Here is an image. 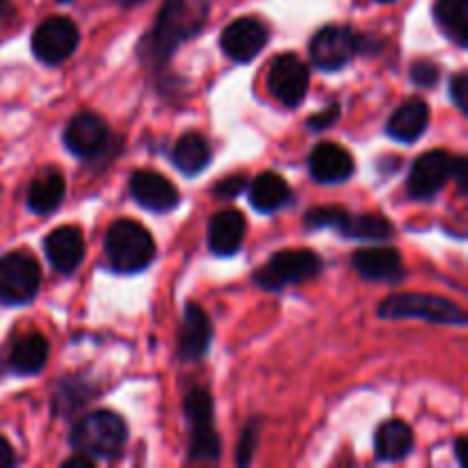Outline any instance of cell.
<instances>
[{"mask_svg":"<svg viewBox=\"0 0 468 468\" xmlns=\"http://www.w3.org/2000/svg\"><path fill=\"white\" fill-rule=\"evenodd\" d=\"M105 256L117 272H140L155 259V242L142 224L119 219L105 233Z\"/></svg>","mask_w":468,"mask_h":468,"instance_id":"3","label":"cell"},{"mask_svg":"<svg viewBox=\"0 0 468 468\" xmlns=\"http://www.w3.org/2000/svg\"><path fill=\"white\" fill-rule=\"evenodd\" d=\"M108 126L103 119L94 112H80L69 122L64 131V144L76 158L91 160L108 144Z\"/></svg>","mask_w":468,"mask_h":468,"instance_id":"13","label":"cell"},{"mask_svg":"<svg viewBox=\"0 0 468 468\" xmlns=\"http://www.w3.org/2000/svg\"><path fill=\"white\" fill-rule=\"evenodd\" d=\"M311 176L320 183H343L355 174V160L350 151L334 142H323L311 151Z\"/></svg>","mask_w":468,"mask_h":468,"instance_id":"18","label":"cell"},{"mask_svg":"<svg viewBox=\"0 0 468 468\" xmlns=\"http://www.w3.org/2000/svg\"><path fill=\"white\" fill-rule=\"evenodd\" d=\"M352 265L356 272L368 282H388L398 283L405 277L400 251L393 247H370V250H359L352 256Z\"/></svg>","mask_w":468,"mask_h":468,"instance_id":"16","label":"cell"},{"mask_svg":"<svg viewBox=\"0 0 468 468\" xmlns=\"http://www.w3.org/2000/svg\"><path fill=\"white\" fill-rule=\"evenodd\" d=\"M128 430L122 416L110 410H99L85 414L71 428V446L76 452L90 455L94 460H114L123 452Z\"/></svg>","mask_w":468,"mask_h":468,"instance_id":"2","label":"cell"},{"mask_svg":"<svg viewBox=\"0 0 468 468\" xmlns=\"http://www.w3.org/2000/svg\"><path fill=\"white\" fill-rule=\"evenodd\" d=\"M268 87L279 103L297 108L309 91V67L292 53L279 55L270 64Z\"/></svg>","mask_w":468,"mask_h":468,"instance_id":"10","label":"cell"},{"mask_svg":"<svg viewBox=\"0 0 468 468\" xmlns=\"http://www.w3.org/2000/svg\"><path fill=\"white\" fill-rule=\"evenodd\" d=\"M323 272V259L311 250H283L270 256L268 263L254 272L256 286L265 291H282L292 283H304Z\"/></svg>","mask_w":468,"mask_h":468,"instance_id":"5","label":"cell"},{"mask_svg":"<svg viewBox=\"0 0 468 468\" xmlns=\"http://www.w3.org/2000/svg\"><path fill=\"white\" fill-rule=\"evenodd\" d=\"M213 341V324L199 304H187L178 329V359L199 361Z\"/></svg>","mask_w":468,"mask_h":468,"instance_id":"15","label":"cell"},{"mask_svg":"<svg viewBox=\"0 0 468 468\" xmlns=\"http://www.w3.org/2000/svg\"><path fill=\"white\" fill-rule=\"evenodd\" d=\"M245 187H247V181L242 176H227L213 187V192L219 197V199H233V197L240 195Z\"/></svg>","mask_w":468,"mask_h":468,"instance_id":"29","label":"cell"},{"mask_svg":"<svg viewBox=\"0 0 468 468\" xmlns=\"http://www.w3.org/2000/svg\"><path fill=\"white\" fill-rule=\"evenodd\" d=\"M254 441H256V425L251 423L250 428L245 430V434H242L240 455H238V464H240V466H247L251 462V452H254Z\"/></svg>","mask_w":468,"mask_h":468,"instance_id":"32","label":"cell"},{"mask_svg":"<svg viewBox=\"0 0 468 468\" xmlns=\"http://www.w3.org/2000/svg\"><path fill=\"white\" fill-rule=\"evenodd\" d=\"M64 192H67V183H64L62 174L55 169L41 172L27 187V208L37 215L53 213L62 204Z\"/></svg>","mask_w":468,"mask_h":468,"instance_id":"25","label":"cell"},{"mask_svg":"<svg viewBox=\"0 0 468 468\" xmlns=\"http://www.w3.org/2000/svg\"><path fill=\"white\" fill-rule=\"evenodd\" d=\"M41 268L27 251H12L0 259V304H30L39 292Z\"/></svg>","mask_w":468,"mask_h":468,"instance_id":"7","label":"cell"},{"mask_svg":"<svg viewBox=\"0 0 468 468\" xmlns=\"http://www.w3.org/2000/svg\"><path fill=\"white\" fill-rule=\"evenodd\" d=\"M359 50V37L347 26H327L311 39V59L324 71L347 67Z\"/></svg>","mask_w":468,"mask_h":468,"instance_id":"9","label":"cell"},{"mask_svg":"<svg viewBox=\"0 0 468 468\" xmlns=\"http://www.w3.org/2000/svg\"><path fill=\"white\" fill-rule=\"evenodd\" d=\"M114 3H119L122 7H135V5L144 3V0H114Z\"/></svg>","mask_w":468,"mask_h":468,"instance_id":"36","label":"cell"},{"mask_svg":"<svg viewBox=\"0 0 468 468\" xmlns=\"http://www.w3.org/2000/svg\"><path fill=\"white\" fill-rule=\"evenodd\" d=\"M131 195L142 208L151 213H169L178 206V190L174 183L154 169H140L131 176Z\"/></svg>","mask_w":468,"mask_h":468,"instance_id":"14","label":"cell"},{"mask_svg":"<svg viewBox=\"0 0 468 468\" xmlns=\"http://www.w3.org/2000/svg\"><path fill=\"white\" fill-rule=\"evenodd\" d=\"M338 114H341V108H338V103H332L324 112L314 114V117L309 119V126L314 128V131H323V128H329L334 122H336Z\"/></svg>","mask_w":468,"mask_h":468,"instance_id":"31","label":"cell"},{"mask_svg":"<svg viewBox=\"0 0 468 468\" xmlns=\"http://www.w3.org/2000/svg\"><path fill=\"white\" fill-rule=\"evenodd\" d=\"M430 123V108L423 99H410L388 117L387 133L398 142H416Z\"/></svg>","mask_w":468,"mask_h":468,"instance_id":"20","label":"cell"},{"mask_svg":"<svg viewBox=\"0 0 468 468\" xmlns=\"http://www.w3.org/2000/svg\"><path fill=\"white\" fill-rule=\"evenodd\" d=\"M451 96H452V101H455L457 108H460L462 112H466V108H468V76L464 71H460L451 80Z\"/></svg>","mask_w":468,"mask_h":468,"instance_id":"30","label":"cell"},{"mask_svg":"<svg viewBox=\"0 0 468 468\" xmlns=\"http://www.w3.org/2000/svg\"><path fill=\"white\" fill-rule=\"evenodd\" d=\"M96 464V460L94 457H90V455H82V452H78V455H73V457H69L67 462H64V468H71V466H78V468H91Z\"/></svg>","mask_w":468,"mask_h":468,"instance_id":"34","label":"cell"},{"mask_svg":"<svg viewBox=\"0 0 468 468\" xmlns=\"http://www.w3.org/2000/svg\"><path fill=\"white\" fill-rule=\"evenodd\" d=\"M336 231H341L343 236L355 238V240H387L393 236V227L384 215L379 213H361V215H350L346 208L338 215L336 224H334Z\"/></svg>","mask_w":468,"mask_h":468,"instance_id":"22","label":"cell"},{"mask_svg":"<svg viewBox=\"0 0 468 468\" xmlns=\"http://www.w3.org/2000/svg\"><path fill=\"white\" fill-rule=\"evenodd\" d=\"M414 448V432L402 420H387L375 434V455L382 462H400Z\"/></svg>","mask_w":468,"mask_h":468,"instance_id":"23","label":"cell"},{"mask_svg":"<svg viewBox=\"0 0 468 468\" xmlns=\"http://www.w3.org/2000/svg\"><path fill=\"white\" fill-rule=\"evenodd\" d=\"M378 3H396V0H378Z\"/></svg>","mask_w":468,"mask_h":468,"instance_id":"37","label":"cell"},{"mask_svg":"<svg viewBox=\"0 0 468 468\" xmlns=\"http://www.w3.org/2000/svg\"><path fill=\"white\" fill-rule=\"evenodd\" d=\"M59 3H69V0H59Z\"/></svg>","mask_w":468,"mask_h":468,"instance_id":"38","label":"cell"},{"mask_svg":"<svg viewBox=\"0 0 468 468\" xmlns=\"http://www.w3.org/2000/svg\"><path fill=\"white\" fill-rule=\"evenodd\" d=\"M379 318L405 320L423 318L428 323L466 324V311L452 300L428 292H398L387 297L379 306Z\"/></svg>","mask_w":468,"mask_h":468,"instance_id":"4","label":"cell"},{"mask_svg":"<svg viewBox=\"0 0 468 468\" xmlns=\"http://www.w3.org/2000/svg\"><path fill=\"white\" fill-rule=\"evenodd\" d=\"M46 361H48V341L39 332H30L18 338L7 355L9 370L23 378L41 373Z\"/></svg>","mask_w":468,"mask_h":468,"instance_id":"21","label":"cell"},{"mask_svg":"<svg viewBox=\"0 0 468 468\" xmlns=\"http://www.w3.org/2000/svg\"><path fill=\"white\" fill-rule=\"evenodd\" d=\"M16 464V452H14L12 443L0 434V468H9Z\"/></svg>","mask_w":468,"mask_h":468,"instance_id":"33","label":"cell"},{"mask_svg":"<svg viewBox=\"0 0 468 468\" xmlns=\"http://www.w3.org/2000/svg\"><path fill=\"white\" fill-rule=\"evenodd\" d=\"M44 251L58 272L71 274L85 259V238L76 227H58L44 240Z\"/></svg>","mask_w":468,"mask_h":468,"instance_id":"17","label":"cell"},{"mask_svg":"<svg viewBox=\"0 0 468 468\" xmlns=\"http://www.w3.org/2000/svg\"><path fill=\"white\" fill-rule=\"evenodd\" d=\"M78 27L71 18L67 16H50L44 23H39L32 35V53L39 62L48 67H58L64 59H69L76 50Z\"/></svg>","mask_w":468,"mask_h":468,"instance_id":"8","label":"cell"},{"mask_svg":"<svg viewBox=\"0 0 468 468\" xmlns=\"http://www.w3.org/2000/svg\"><path fill=\"white\" fill-rule=\"evenodd\" d=\"M250 201L259 213H274L291 201V186L277 172H263L251 181Z\"/></svg>","mask_w":468,"mask_h":468,"instance_id":"24","label":"cell"},{"mask_svg":"<svg viewBox=\"0 0 468 468\" xmlns=\"http://www.w3.org/2000/svg\"><path fill=\"white\" fill-rule=\"evenodd\" d=\"M186 420L190 430V460L213 464L219 460V437L213 428V398L208 388H192L186 396Z\"/></svg>","mask_w":468,"mask_h":468,"instance_id":"6","label":"cell"},{"mask_svg":"<svg viewBox=\"0 0 468 468\" xmlns=\"http://www.w3.org/2000/svg\"><path fill=\"white\" fill-rule=\"evenodd\" d=\"M464 446H466V437L457 439L455 452H457V460H460V464H464Z\"/></svg>","mask_w":468,"mask_h":468,"instance_id":"35","label":"cell"},{"mask_svg":"<svg viewBox=\"0 0 468 468\" xmlns=\"http://www.w3.org/2000/svg\"><path fill=\"white\" fill-rule=\"evenodd\" d=\"M245 215L236 208L219 210L208 224V247L218 256H233L245 240Z\"/></svg>","mask_w":468,"mask_h":468,"instance_id":"19","label":"cell"},{"mask_svg":"<svg viewBox=\"0 0 468 468\" xmlns=\"http://www.w3.org/2000/svg\"><path fill=\"white\" fill-rule=\"evenodd\" d=\"M172 160L174 165H176L178 172H183L186 176H197V174L204 172L210 163L208 142H206V137L199 135V133H186V135L176 142V146H174Z\"/></svg>","mask_w":468,"mask_h":468,"instance_id":"26","label":"cell"},{"mask_svg":"<svg viewBox=\"0 0 468 468\" xmlns=\"http://www.w3.org/2000/svg\"><path fill=\"white\" fill-rule=\"evenodd\" d=\"M452 165L455 158L441 149L420 155L407 178V192L411 199H432L452 178Z\"/></svg>","mask_w":468,"mask_h":468,"instance_id":"11","label":"cell"},{"mask_svg":"<svg viewBox=\"0 0 468 468\" xmlns=\"http://www.w3.org/2000/svg\"><path fill=\"white\" fill-rule=\"evenodd\" d=\"M432 12L443 35L460 48H466V0H437Z\"/></svg>","mask_w":468,"mask_h":468,"instance_id":"27","label":"cell"},{"mask_svg":"<svg viewBox=\"0 0 468 468\" xmlns=\"http://www.w3.org/2000/svg\"><path fill=\"white\" fill-rule=\"evenodd\" d=\"M208 12V0H165L154 23V32L140 48L142 58L154 64L167 62L178 46L204 30Z\"/></svg>","mask_w":468,"mask_h":468,"instance_id":"1","label":"cell"},{"mask_svg":"<svg viewBox=\"0 0 468 468\" xmlns=\"http://www.w3.org/2000/svg\"><path fill=\"white\" fill-rule=\"evenodd\" d=\"M268 27L254 16H240L229 23L222 32V50L233 62H251L268 41Z\"/></svg>","mask_w":468,"mask_h":468,"instance_id":"12","label":"cell"},{"mask_svg":"<svg viewBox=\"0 0 468 468\" xmlns=\"http://www.w3.org/2000/svg\"><path fill=\"white\" fill-rule=\"evenodd\" d=\"M411 80L420 87H434L439 80V67L434 62H416L411 69Z\"/></svg>","mask_w":468,"mask_h":468,"instance_id":"28","label":"cell"}]
</instances>
